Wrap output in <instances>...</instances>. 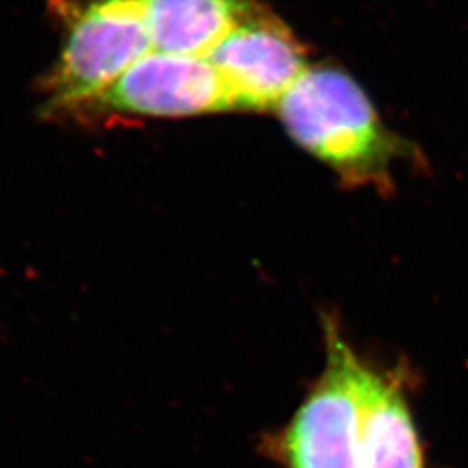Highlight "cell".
I'll use <instances>...</instances> for the list:
<instances>
[{"mask_svg": "<svg viewBox=\"0 0 468 468\" xmlns=\"http://www.w3.org/2000/svg\"><path fill=\"white\" fill-rule=\"evenodd\" d=\"M276 110L288 134L346 183L388 185L390 164L404 144L385 129L363 89L344 71L307 68Z\"/></svg>", "mask_w": 468, "mask_h": 468, "instance_id": "obj_1", "label": "cell"}, {"mask_svg": "<svg viewBox=\"0 0 468 468\" xmlns=\"http://www.w3.org/2000/svg\"><path fill=\"white\" fill-rule=\"evenodd\" d=\"M65 21L58 59L44 79L49 113H71L153 50L141 0H56Z\"/></svg>", "mask_w": 468, "mask_h": 468, "instance_id": "obj_2", "label": "cell"}, {"mask_svg": "<svg viewBox=\"0 0 468 468\" xmlns=\"http://www.w3.org/2000/svg\"><path fill=\"white\" fill-rule=\"evenodd\" d=\"M326 367L276 441L284 468H361L363 371L335 324H326Z\"/></svg>", "mask_w": 468, "mask_h": 468, "instance_id": "obj_3", "label": "cell"}, {"mask_svg": "<svg viewBox=\"0 0 468 468\" xmlns=\"http://www.w3.org/2000/svg\"><path fill=\"white\" fill-rule=\"evenodd\" d=\"M77 110L133 117L183 118L229 112L234 110V101L218 68L207 58L151 50Z\"/></svg>", "mask_w": 468, "mask_h": 468, "instance_id": "obj_4", "label": "cell"}, {"mask_svg": "<svg viewBox=\"0 0 468 468\" xmlns=\"http://www.w3.org/2000/svg\"><path fill=\"white\" fill-rule=\"evenodd\" d=\"M207 59L218 68L234 110L278 108L307 69L299 40L278 17L250 5Z\"/></svg>", "mask_w": 468, "mask_h": 468, "instance_id": "obj_5", "label": "cell"}, {"mask_svg": "<svg viewBox=\"0 0 468 468\" xmlns=\"http://www.w3.org/2000/svg\"><path fill=\"white\" fill-rule=\"evenodd\" d=\"M361 468H425L419 431L401 384L365 365Z\"/></svg>", "mask_w": 468, "mask_h": 468, "instance_id": "obj_6", "label": "cell"}, {"mask_svg": "<svg viewBox=\"0 0 468 468\" xmlns=\"http://www.w3.org/2000/svg\"><path fill=\"white\" fill-rule=\"evenodd\" d=\"M153 50L207 58L245 16L247 0H141Z\"/></svg>", "mask_w": 468, "mask_h": 468, "instance_id": "obj_7", "label": "cell"}]
</instances>
